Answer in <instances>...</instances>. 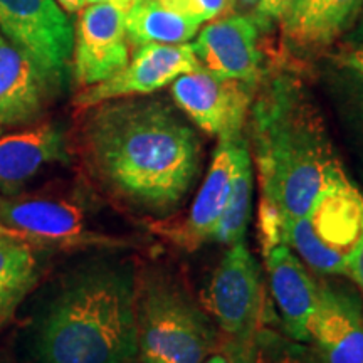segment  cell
<instances>
[{
    "instance_id": "obj_1",
    "label": "cell",
    "mask_w": 363,
    "mask_h": 363,
    "mask_svg": "<svg viewBox=\"0 0 363 363\" xmlns=\"http://www.w3.org/2000/svg\"><path fill=\"white\" fill-rule=\"evenodd\" d=\"M81 111L78 150L98 189L145 219L174 216L202 165L201 140L175 103L145 94Z\"/></svg>"
},
{
    "instance_id": "obj_2",
    "label": "cell",
    "mask_w": 363,
    "mask_h": 363,
    "mask_svg": "<svg viewBox=\"0 0 363 363\" xmlns=\"http://www.w3.org/2000/svg\"><path fill=\"white\" fill-rule=\"evenodd\" d=\"M244 128L259 177V208L283 225L305 216L325 190L348 180L323 113L293 72L261 79Z\"/></svg>"
},
{
    "instance_id": "obj_3",
    "label": "cell",
    "mask_w": 363,
    "mask_h": 363,
    "mask_svg": "<svg viewBox=\"0 0 363 363\" xmlns=\"http://www.w3.org/2000/svg\"><path fill=\"white\" fill-rule=\"evenodd\" d=\"M136 271L103 257L65 276L39 320V363H140Z\"/></svg>"
},
{
    "instance_id": "obj_4",
    "label": "cell",
    "mask_w": 363,
    "mask_h": 363,
    "mask_svg": "<svg viewBox=\"0 0 363 363\" xmlns=\"http://www.w3.org/2000/svg\"><path fill=\"white\" fill-rule=\"evenodd\" d=\"M135 315L140 363H202L222 348L211 315L162 266L136 271Z\"/></svg>"
},
{
    "instance_id": "obj_5",
    "label": "cell",
    "mask_w": 363,
    "mask_h": 363,
    "mask_svg": "<svg viewBox=\"0 0 363 363\" xmlns=\"http://www.w3.org/2000/svg\"><path fill=\"white\" fill-rule=\"evenodd\" d=\"M363 234V195L345 180L325 190L310 211L283 225V244L320 274H347Z\"/></svg>"
},
{
    "instance_id": "obj_6",
    "label": "cell",
    "mask_w": 363,
    "mask_h": 363,
    "mask_svg": "<svg viewBox=\"0 0 363 363\" xmlns=\"http://www.w3.org/2000/svg\"><path fill=\"white\" fill-rule=\"evenodd\" d=\"M0 235L40 251L123 249L130 240L89 224L84 207L59 197L0 195Z\"/></svg>"
},
{
    "instance_id": "obj_7",
    "label": "cell",
    "mask_w": 363,
    "mask_h": 363,
    "mask_svg": "<svg viewBox=\"0 0 363 363\" xmlns=\"http://www.w3.org/2000/svg\"><path fill=\"white\" fill-rule=\"evenodd\" d=\"M0 34L38 66L54 94L66 88L74 27L56 0H0Z\"/></svg>"
},
{
    "instance_id": "obj_8",
    "label": "cell",
    "mask_w": 363,
    "mask_h": 363,
    "mask_svg": "<svg viewBox=\"0 0 363 363\" xmlns=\"http://www.w3.org/2000/svg\"><path fill=\"white\" fill-rule=\"evenodd\" d=\"M207 306L219 326L222 343L256 338L261 326L259 266L244 242L229 246L208 283Z\"/></svg>"
},
{
    "instance_id": "obj_9",
    "label": "cell",
    "mask_w": 363,
    "mask_h": 363,
    "mask_svg": "<svg viewBox=\"0 0 363 363\" xmlns=\"http://www.w3.org/2000/svg\"><path fill=\"white\" fill-rule=\"evenodd\" d=\"M257 86L225 79L201 67L185 72L172 83L175 106L208 135L227 138L244 133Z\"/></svg>"
},
{
    "instance_id": "obj_10",
    "label": "cell",
    "mask_w": 363,
    "mask_h": 363,
    "mask_svg": "<svg viewBox=\"0 0 363 363\" xmlns=\"http://www.w3.org/2000/svg\"><path fill=\"white\" fill-rule=\"evenodd\" d=\"M192 44H147L136 48L128 65L111 78L83 88L76 94L78 110L118 98L153 94L185 72L201 69Z\"/></svg>"
},
{
    "instance_id": "obj_11",
    "label": "cell",
    "mask_w": 363,
    "mask_h": 363,
    "mask_svg": "<svg viewBox=\"0 0 363 363\" xmlns=\"http://www.w3.org/2000/svg\"><path fill=\"white\" fill-rule=\"evenodd\" d=\"M130 61L125 12L110 4H89L74 27L72 78L79 88L98 84Z\"/></svg>"
},
{
    "instance_id": "obj_12",
    "label": "cell",
    "mask_w": 363,
    "mask_h": 363,
    "mask_svg": "<svg viewBox=\"0 0 363 363\" xmlns=\"http://www.w3.org/2000/svg\"><path fill=\"white\" fill-rule=\"evenodd\" d=\"M259 30L256 17L235 13L202 29L192 44L194 52L203 69L219 78L259 84Z\"/></svg>"
},
{
    "instance_id": "obj_13",
    "label": "cell",
    "mask_w": 363,
    "mask_h": 363,
    "mask_svg": "<svg viewBox=\"0 0 363 363\" xmlns=\"http://www.w3.org/2000/svg\"><path fill=\"white\" fill-rule=\"evenodd\" d=\"M242 138L244 133L219 138V145H217L214 157L208 165L206 179L195 195L185 220L174 227H167V229L160 225L155 227L157 230L169 235L177 246L194 251L211 239L212 229L224 212L227 199H229L235 165H238L239 145Z\"/></svg>"
},
{
    "instance_id": "obj_14",
    "label": "cell",
    "mask_w": 363,
    "mask_h": 363,
    "mask_svg": "<svg viewBox=\"0 0 363 363\" xmlns=\"http://www.w3.org/2000/svg\"><path fill=\"white\" fill-rule=\"evenodd\" d=\"M363 0H293L281 19L283 43L298 56H316L355 26Z\"/></svg>"
},
{
    "instance_id": "obj_15",
    "label": "cell",
    "mask_w": 363,
    "mask_h": 363,
    "mask_svg": "<svg viewBox=\"0 0 363 363\" xmlns=\"http://www.w3.org/2000/svg\"><path fill=\"white\" fill-rule=\"evenodd\" d=\"M67 160V136L56 123H34L0 136V195H16L44 169Z\"/></svg>"
},
{
    "instance_id": "obj_16",
    "label": "cell",
    "mask_w": 363,
    "mask_h": 363,
    "mask_svg": "<svg viewBox=\"0 0 363 363\" xmlns=\"http://www.w3.org/2000/svg\"><path fill=\"white\" fill-rule=\"evenodd\" d=\"M272 298L278 306L281 323L289 338L310 343V325L315 316L320 286L286 244L264 252Z\"/></svg>"
},
{
    "instance_id": "obj_17",
    "label": "cell",
    "mask_w": 363,
    "mask_h": 363,
    "mask_svg": "<svg viewBox=\"0 0 363 363\" xmlns=\"http://www.w3.org/2000/svg\"><path fill=\"white\" fill-rule=\"evenodd\" d=\"M310 342L325 363H363V313L352 294L320 286Z\"/></svg>"
},
{
    "instance_id": "obj_18",
    "label": "cell",
    "mask_w": 363,
    "mask_h": 363,
    "mask_svg": "<svg viewBox=\"0 0 363 363\" xmlns=\"http://www.w3.org/2000/svg\"><path fill=\"white\" fill-rule=\"evenodd\" d=\"M52 96L38 66L0 35V130L39 123Z\"/></svg>"
},
{
    "instance_id": "obj_19",
    "label": "cell",
    "mask_w": 363,
    "mask_h": 363,
    "mask_svg": "<svg viewBox=\"0 0 363 363\" xmlns=\"http://www.w3.org/2000/svg\"><path fill=\"white\" fill-rule=\"evenodd\" d=\"M128 43L135 48L147 44H187L199 34L201 22L163 7L158 0H140L125 13Z\"/></svg>"
},
{
    "instance_id": "obj_20",
    "label": "cell",
    "mask_w": 363,
    "mask_h": 363,
    "mask_svg": "<svg viewBox=\"0 0 363 363\" xmlns=\"http://www.w3.org/2000/svg\"><path fill=\"white\" fill-rule=\"evenodd\" d=\"M40 266L29 244L0 235V326L12 318L38 284Z\"/></svg>"
},
{
    "instance_id": "obj_21",
    "label": "cell",
    "mask_w": 363,
    "mask_h": 363,
    "mask_svg": "<svg viewBox=\"0 0 363 363\" xmlns=\"http://www.w3.org/2000/svg\"><path fill=\"white\" fill-rule=\"evenodd\" d=\"M252 192H254V170L251 152H249L247 138L244 135L239 145L238 165L230 187L229 199L224 207V212L217 220V224L211 233V239L214 242L224 246H234L238 242H244L246 238L249 220L252 212Z\"/></svg>"
},
{
    "instance_id": "obj_22",
    "label": "cell",
    "mask_w": 363,
    "mask_h": 363,
    "mask_svg": "<svg viewBox=\"0 0 363 363\" xmlns=\"http://www.w3.org/2000/svg\"><path fill=\"white\" fill-rule=\"evenodd\" d=\"M331 93L363 169V74L337 65V72L331 76Z\"/></svg>"
},
{
    "instance_id": "obj_23",
    "label": "cell",
    "mask_w": 363,
    "mask_h": 363,
    "mask_svg": "<svg viewBox=\"0 0 363 363\" xmlns=\"http://www.w3.org/2000/svg\"><path fill=\"white\" fill-rule=\"evenodd\" d=\"M252 363H325L315 347L296 342V340H283L271 331L257 330L254 342Z\"/></svg>"
},
{
    "instance_id": "obj_24",
    "label": "cell",
    "mask_w": 363,
    "mask_h": 363,
    "mask_svg": "<svg viewBox=\"0 0 363 363\" xmlns=\"http://www.w3.org/2000/svg\"><path fill=\"white\" fill-rule=\"evenodd\" d=\"M163 7L189 17L197 22L216 19L222 12L229 11V0H158Z\"/></svg>"
},
{
    "instance_id": "obj_25",
    "label": "cell",
    "mask_w": 363,
    "mask_h": 363,
    "mask_svg": "<svg viewBox=\"0 0 363 363\" xmlns=\"http://www.w3.org/2000/svg\"><path fill=\"white\" fill-rule=\"evenodd\" d=\"M291 2L293 0H259L252 13L261 29H269L272 24H279Z\"/></svg>"
},
{
    "instance_id": "obj_26",
    "label": "cell",
    "mask_w": 363,
    "mask_h": 363,
    "mask_svg": "<svg viewBox=\"0 0 363 363\" xmlns=\"http://www.w3.org/2000/svg\"><path fill=\"white\" fill-rule=\"evenodd\" d=\"M353 283L358 286L363 294V234L360 240H358L355 251L352 252L350 259H348V266H347V274Z\"/></svg>"
},
{
    "instance_id": "obj_27",
    "label": "cell",
    "mask_w": 363,
    "mask_h": 363,
    "mask_svg": "<svg viewBox=\"0 0 363 363\" xmlns=\"http://www.w3.org/2000/svg\"><path fill=\"white\" fill-rule=\"evenodd\" d=\"M254 342H256V338L244 343H222V348H224L227 355H229L230 363H252Z\"/></svg>"
},
{
    "instance_id": "obj_28",
    "label": "cell",
    "mask_w": 363,
    "mask_h": 363,
    "mask_svg": "<svg viewBox=\"0 0 363 363\" xmlns=\"http://www.w3.org/2000/svg\"><path fill=\"white\" fill-rule=\"evenodd\" d=\"M337 65L350 67L363 74V48H355V45H347L343 51L338 52V56L335 57Z\"/></svg>"
},
{
    "instance_id": "obj_29",
    "label": "cell",
    "mask_w": 363,
    "mask_h": 363,
    "mask_svg": "<svg viewBox=\"0 0 363 363\" xmlns=\"http://www.w3.org/2000/svg\"><path fill=\"white\" fill-rule=\"evenodd\" d=\"M347 44L355 45V48H363V9L353 29L347 34Z\"/></svg>"
},
{
    "instance_id": "obj_30",
    "label": "cell",
    "mask_w": 363,
    "mask_h": 363,
    "mask_svg": "<svg viewBox=\"0 0 363 363\" xmlns=\"http://www.w3.org/2000/svg\"><path fill=\"white\" fill-rule=\"evenodd\" d=\"M86 2L88 4H110V6L120 9V11H123L126 13L131 7L135 6V4H138L140 0H86Z\"/></svg>"
},
{
    "instance_id": "obj_31",
    "label": "cell",
    "mask_w": 363,
    "mask_h": 363,
    "mask_svg": "<svg viewBox=\"0 0 363 363\" xmlns=\"http://www.w3.org/2000/svg\"><path fill=\"white\" fill-rule=\"evenodd\" d=\"M56 2L62 7V11H66L67 13L81 12L86 6H88L86 0H56Z\"/></svg>"
},
{
    "instance_id": "obj_32",
    "label": "cell",
    "mask_w": 363,
    "mask_h": 363,
    "mask_svg": "<svg viewBox=\"0 0 363 363\" xmlns=\"http://www.w3.org/2000/svg\"><path fill=\"white\" fill-rule=\"evenodd\" d=\"M257 2H259V0H230V9L239 13L246 11V9H256Z\"/></svg>"
},
{
    "instance_id": "obj_33",
    "label": "cell",
    "mask_w": 363,
    "mask_h": 363,
    "mask_svg": "<svg viewBox=\"0 0 363 363\" xmlns=\"http://www.w3.org/2000/svg\"><path fill=\"white\" fill-rule=\"evenodd\" d=\"M202 363H230V362H229V355H227V352L224 348H220L219 352L212 353V355L206 358Z\"/></svg>"
},
{
    "instance_id": "obj_34",
    "label": "cell",
    "mask_w": 363,
    "mask_h": 363,
    "mask_svg": "<svg viewBox=\"0 0 363 363\" xmlns=\"http://www.w3.org/2000/svg\"><path fill=\"white\" fill-rule=\"evenodd\" d=\"M229 11H230V0H229Z\"/></svg>"
},
{
    "instance_id": "obj_35",
    "label": "cell",
    "mask_w": 363,
    "mask_h": 363,
    "mask_svg": "<svg viewBox=\"0 0 363 363\" xmlns=\"http://www.w3.org/2000/svg\"><path fill=\"white\" fill-rule=\"evenodd\" d=\"M0 363H6V362H4V360H0Z\"/></svg>"
},
{
    "instance_id": "obj_36",
    "label": "cell",
    "mask_w": 363,
    "mask_h": 363,
    "mask_svg": "<svg viewBox=\"0 0 363 363\" xmlns=\"http://www.w3.org/2000/svg\"><path fill=\"white\" fill-rule=\"evenodd\" d=\"M0 35H2V34H0Z\"/></svg>"
}]
</instances>
